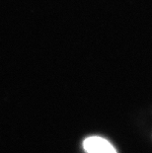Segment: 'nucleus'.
Returning a JSON list of instances; mask_svg holds the SVG:
<instances>
[{
  "mask_svg": "<svg viewBox=\"0 0 152 153\" xmlns=\"http://www.w3.org/2000/svg\"><path fill=\"white\" fill-rule=\"evenodd\" d=\"M84 150L87 153H118L111 142L100 136H90L83 142Z\"/></svg>",
  "mask_w": 152,
  "mask_h": 153,
  "instance_id": "1",
  "label": "nucleus"
}]
</instances>
